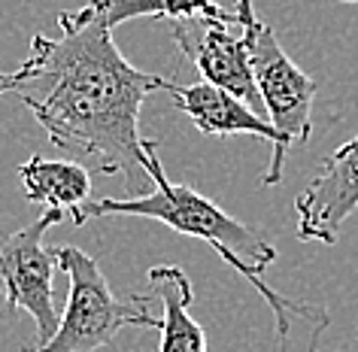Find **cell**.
<instances>
[{
    "label": "cell",
    "instance_id": "1",
    "mask_svg": "<svg viewBox=\"0 0 358 352\" xmlns=\"http://www.w3.org/2000/svg\"><path fill=\"white\" fill-rule=\"evenodd\" d=\"M61 37L34 34L19 67V101L34 113L52 146L97 174H122L131 188L155 185L164 174L158 140L140 134V110L167 79L137 70L113 40L106 10L92 0L58 15Z\"/></svg>",
    "mask_w": 358,
    "mask_h": 352
},
{
    "label": "cell",
    "instance_id": "2",
    "mask_svg": "<svg viewBox=\"0 0 358 352\" xmlns=\"http://www.w3.org/2000/svg\"><path fill=\"white\" fill-rule=\"evenodd\" d=\"M101 216H137V219H155L167 228H173L185 237L203 240L213 252L237 270L249 286L267 301L273 313L276 328V349L273 352H319L322 334L331 325V313L322 304L298 301V297L280 295L273 286L264 283V270L276 261V249L271 240L249 225L228 216L216 201L203 197L189 185H176L161 174L152 185V192L115 201L85 204V219H101Z\"/></svg>",
    "mask_w": 358,
    "mask_h": 352
},
{
    "label": "cell",
    "instance_id": "3",
    "mask_svg": "<svg viewBox=\"0 0 358 352\" xmlns=\"http://www.w3.org/2000/svg\"><path fill=\"white\" fill-rule=\"evenodd\" d=\"M58 267L67 274L70 292L67 307L58 322V331L46 343L24 352H97L119 337L122 328H158L146 310L149 297L119 301L106 276L101 274L97 258L76 246H58Z\"/></svg>",
    "mask_w": 358,
    "mask_h": 352
},
{
    "label": "cell",
    "instance_id": "4",
    "mask_svg": "<svg viewBox=\"0 0 358 352\" xmlns=\"http://www.w3.org/2000/svg\"><path fill=\"white\" fill-rule=\"evenodd\" d=\"M64 219L61 210H46L24 228L0 237V295L6 310H28L37 325V346L58 331V307H55V270L58 246H46L49 228Z\"/></svg>",
    "mask_w": 358,
    "mask_h": 352
},
{
    "label": "cell",
    "instance_id": "5",
    "mask_svg": "<svg viewBox=\"0 0 358 352\" xmlns=\"http://www.w3.org/2000/svg\"><path fill=\"white\" fill-rule=\"evenodd\" d=\"M243 6L249 28V64L262 94L264 113L271 125L292 143H307L313 131V101L316 79L294 64L280 46L271 24H264L252 10V0H237Z\"/></svg>",
    "mask_w": 358,
    "mask_h": 352
},
{
    "label": "cell",
    "instance_id": "6",
    "mask_svg": "<svg viewBox=\"0 0 358 352\" xmlns=\"http://www.w3.org/2000/svg\"><path fill=\"white\" fill-rule=\"evenodd\" d=\"M234 13V19H207V15L173 19L170 37H173L179 52L201 70L203 83H213L237 94L240 101H246L258 115L267 119L262 94H258L252 79V64H249V28L243 6L237 3Z\"/></svg>",
    "mask_w": 358,
    "mask_h": 352
},
{
    "label": "cell",
    "instance_id": "7",
    "mask_svg": "<svg viewBox=\"0 0 358 352\" xmlns=\"http://www.w3.org/2000/svg\"><path fill=\"white\" fill-rule=\"evenodd\" d=\"M164 92L173 97V106L179 113H185L194 122V128L207 137H234V134H249V137L271 140L273 155L271 167L264 174V185H276L282 179L285 167V152H289L292 140L282 137L264 115H258L246 101H240L237 94L225 92V88L213 83H194V85H176L173 79H167Z\"/></svg>",
    "mask_w": 358,
    "mask_h": 352
},
{
    "label": "cell",
    "instance_id": "8",
    "mask_svg": "<svg viewBox=\"0 0 358 352\" xmlns=\"http://www.w3.org/2000/svg\"><path fill=\"white\" fill-rule=\"evenodd\" d=\"M358 210V137L346 140L322 161L319 174L294 197L298 240L337 243L340 228Z\"/></svg>",
    "mask_w": 358,
    "mask_h": 352
},
{
    "label": "cell",
    "instance_id": "9",
    "mask_svg": "<svg viewBox=\"0 0 358 352\" xmlns=\"http://www.w3.org/2000/svg\"><path fill=\"white\" fill-rule=\"evenodd\" d=\"M15 174L31 204L67 213L76 228L85 222V204L92 201V170L83 161H49L31 155Z\"/></svg>",
    "mask_w": 358,
    "mask_h": 352
},
{
    "label": "cell",
    "instance_id": "10",
    "mask_svg": "<svg viewBox=\"0 0 358 352\" xmlns=\"http://www.w3.org/2000/svg\"><path fill=\"white\" fill-rule=\"evenodd\" d=\"M146 279L152 283L155 301L161 304V346L158 352H207L203 325L192 316L194 288L182 267L155 265L149 267Z\"/></svg>",
    "mask_w": 358,
    "mask_h": 352
},
{
    "label": "cell",
    "instance_id": "11",
    "mask_svg": "<svg viewBox=\"0 0 358 352\" xmlns=\"http://www.w3.org/2000/svg\"><path fill=\"white\" fill-rule=\"evenodd\" d=\"M192 19V15H207V19H234V10H225L219 0H110L106 6V24L128 22V19Z\"/></svg>",
    "mask_w": 358,
    "mask_h": 352
},
{
    "label": "cell",
    "instance_id": "12",
    "mask_svg": "<svg viewBox=\"0 0 358 352\" xmlns=\"http://www.w3.org/2000/svg\"><path fill=\"white\" fill-rule=\"evenodd\" d=\"M19 83H22V73L15 70V73H6L3 79H0V97H3L6 92H15L19 88Z\"/></svg>",
    "mask_w": 358,
    "mask_h": 352
},
{
    "label": "cell",
    "instance_id": "13",
    "mask_svg": "<svg viewBox=\"0 0 358 352\" xmlns=\"http://www.w3.org/2000/svg\"><path fill=\"white\" fill-rule=\"evenodd\" d=\"M94 6H101V10H106V6H110V0H92Z\"/></svg>",
    "mask_w": 358,
    "mask_h": 352
},
{
    "label": "cell",
    "instance_id": "14",
    "mask_svg": "<svg viewBox=\"0 0 358 352\" xmlns=\"http://www.w3.org/2000/svg\"><path fill=\"white\" fill-rule=\"evenodd\" d=\"M343 3H358V0H343Z\"/></svg>",
    "mask_w": 358,
    "mask_h": 352
},
{
    "label": "cell",
    "instance_id": "15",
    "mask_svg": "<svg viewBox=\"0 0 358 352\" xmlns=\"http://www.w3.org/2000/svg\"><path fill=\"white\" fill-rule=\"evenodd\" d=\"M3 76H6V73H0V79H3Z\"/></svg>",
    "mask_w": 358,
    "mask_h": 352
}]
</instances>
